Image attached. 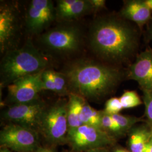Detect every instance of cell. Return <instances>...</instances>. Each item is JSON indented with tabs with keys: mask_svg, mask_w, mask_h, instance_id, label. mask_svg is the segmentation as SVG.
<instances>
[{
	"mask_svg": "<svg viewBox=\"0 0 152 152\" xmlns=\"http://www.w3.org/2000/svg\"><path fill=\"white\" fill-rule=\"evenodd\" d=\"M127 78L137 82L141 90H152V49L149 47L136 56L127 71Z\"/></svg>",
	"mask_w": 152,
	"mask_h": 152,
	"instance_id": "11",
	"label": "cell"
},
{
	"mask_svg": "<svg viewBox=\"0 0 152 152\" xmlns=\"http://www.w3.org/2000/svg\"><path fill=\"white\" fill-rule=\"evenodd\" d=\"M146 38L149 41H152V20L148 24L146 31Z\"/></svg>",
	"mask_w": 152,
	"mask_h": 152,
	"instance_id": "26",
	"label": "cell"
},
{
	"mask_svg": "<svg viewBox=\"0 0 152 152\" xmlns=\"http://www.w3.org/2000/svg\"><path fill=\"white\" fill-rule=\"evenodd\" d=\"M16 10L13 6L4 5L0 8V49L1 53L10 50L16 37L18 20ZM6 51V52H7Z\"/></svg>",
	"mask_w": 152,
	"mask_h": 152,
	"instance_id": "12",
	"label": "cell"
},
{
	"mask_svg": "<svg viewBox=\"0 0 152 152\" xmlns=\"http://www.w3.org/2000/svg\"><path fill=\"white\" fill-rule=\"evenodd\" d=\"M63 74L71 93L98 100L113 92L127 76V72L92 60H81L68 65Z\"/></svg>",
	"mask_w": 152,
	"mask_h": 152,
	"instance_id": "2",
	"label": "cell"
},
{
	"mask_svg": "<svg viewBox=\"0 0 152 152\" xmlns=\"http://www.w3.org/2000/svg\"><path fill=\"white\" fill-rule=\"evenodd\" d=\"M127 147L130 152H143L152 136V127L145 122L134 126L127 133Z\"/></svg>",
	"mask_w": 152,
	"mask_h": 152,
	"instance_id": "14",
	"label": "cell"
},
{
	"mask_svg": "<svg viewBox=\"0 0 152 152\" xmlns=\"http://www.w3.org/2000/svg\"><path fill=\"white\" fill-rule=\"evenodd\" d=\"M31 152H56L54 149L52 148L48 147H38L37 149Z\"/></svg>",
	"mask_w": 152,
	"mask_h": 152,
	"instance_id": "27",
	"label": "cell"
},
{
	"mask_svg": "<svg viewBox=\"0 0 152 152\" xmlns=\"http://www.w3.org/2000/svg\"><path fill=\"white\" fill-rule=\"evenodd\" d=\"M145 2L152 11V0H145Z\"/></svg>",
	"mask_w": 152,
	"mask_h": 152,
	"instance_id": "31",
	"label": "cell"
},
{
	"mask_svg": "<svg viewBox=\"0 0 152 152\" xmlns=\"http://www.w3.org/2000/svg\"></svg>",
	"mask_w": 152,
	"mask_h": 152,
	"instance_id": "33",
	"label": "cell"
},
{
	"mask_svg": "<svg viewBox=\"0 0 152 152\" xmlns=\"http://www.w3.org/2000/svg\"><path fill=\"white\" fill-rule=\"evenodd\" d=\"M102 110H97L90 106L86 100L82 108L80 120L82 125L101 129Z\"/></svg>",
	"mask_w": 152,
	"mask_h": 152,
	"instance_id": "17",
	"label": "cell"
},
{
	"mask_svg": "<svg viewBox=\"0 0 152 152\" xmlns=\"http://www.w3.org/2000/svg\"><path fill=\"white\" fill-rule=\"evenodd\" d=\"M119 98L123 109L132 108L143 104L142 100L136 91H125Z\"/></svg>",
	"mask_w": 152,
	"mask_h": 152,
	"instance_id": "20",
	"label": "cell"
},
{
	"mask_svg": "<svg viewBox=\"0 0 152 152\" xmlns=\"http://www.w3.org/2000/svg\"><path fill=\"white\" fill-rule=\"evenodd\" d=\"M91 5L92 11H98L103 10L106 7L105 0H89Z\"/></svg>",
	"mask_w": 152,
	"mask_h": 152,
	"instance_id": "25",
	"label": "cell"
},
{
	"mask_svg": "<svg viewBox=\"0 0 152 152\" xmlns=\"http://www.w3.org/2000/svg\"><path fill=\"white\" fill-rule=\"evenodd\" d=\"M123 107L121 103L120 98L113 97L110 98L106 102L103 110L108 114L113 115L120 113Z\"/></svg>",
	"mask_w": 152,
	"mask_h": 152,
	"instance_id": "23",
	"label": "cell"
},
{
	"mask_svg": "<svg viewBox=\"0 0 152 152\" xmlns=\"http://www.w3.org/2000/svg\"><path fill=\"white\" fill-rule=\"evenodd\" d=\"M112 152H130L128 149H125L121 147H114Z\"/></svg>",
	"mask_w": 152,
	"mask_h": 152,
	"instance_id": "29",
	"label": "cell"
},
{
	"mask_svg": "<svg viewBox=\"0 0 152 152\" xmlns=\"http://www.w3.org/2000/svg\"><path fill=\"white\" fill-rule=\"evenodd\" d=\"M142 102L145 107V116L148 124L152 126V90H141Z\"/></svg>",
	"mask_w": 152,
	"mask_h": 152,
	"instance_id": "22",
	"label": "cell"
},
{
	"mask_svg": "<svg viewBox=\"0 0 152 152\" xmlns=\"http://www.w3.org/2000/svg\"><path fill=\"white\" fill-rule=\"evenodd\" d=\"M68 102L60 100L46 109L38 132L50 144L62 145L67 143L68 122Z\"/></svg>",
	"mask_w": 152,
	"mask_h": 152,
	"instance_id": "4",
	"label": "cell"
},
{
	"mask_svg": "<svg viewBox=\"0 0 152 152\" xmlns=\"http://www.w3.org/2000/svg\"><path fill=\"white\" fill-rule=\"evenodd\" d=\"M86 100L78 95L70 93L67 109L68 131L75 129L82 125L80 115L83 105Z\"/></svg>",
	"mask_w": 152,
	"mask_h": 152,
	"instance_id": "15",
	"label": "cell"
},
{
	"mask_svg": "<svg viewBox=\"0 0 152 152\" xmlns=\"http://www.w3.org/2000/svg\"><path fill=\"white\" fill-rule=\"evenodd\" d=\"M0 152H14V151H12L11 150L9 149H7V148H1V150H0Z\"/></svg>",
	"mask_w": 152,
	"mask_h": 152,
	"instance_id": "32",
	"label": "cell"
},
{
	"mask_svg": "<svg viewBox=\"0 0 152 152\" xmlns=\"http://www.w3.org/2000/svg\"><path fill=\"white\" fill-rule=\"evenodd\" d=\"M140 32L122 16H102L91 26L90 45L94 53L105 61L125 63L137 55Z\"/></svg>",
	"mask_w": 152,
	"mask_h": 152,
	"instance_id": "1",
	"label": "cell"
},
{
	"mask_svg": "<svg viewBox=\"0 0 152 152\" xmlns=\"http://www.w3.org/2000/svg\"><path fill=\"white\" fill-rule=\"evenodd\" d=\"M53 75L55 85V92L61 95L66 94L69 90L65 75L63 73L53 71Z\"/></svg>",
	"mask_w": 152,
	"mask_h": 152,
	"instance_id": "21",
	"label": "cell"
},
{
	"mask_svg": "<svg viewBox=\"0 0 152 152\" xmlns=\"http://www.w3.org/2000/svg\"><path fill=\"white\" fill-rule=\"evenodd\" d=\"M41 79L43 90H50L55 92V85L53 75V71L45 70L43 71L41 75Z\"/></svg>",
	"mask_w": 152,
	"mask_h": 152,
	"instance_id": "24",
	"label": "cell"
},
{
	"mask_svg": "<svg viewBox=\"0 0 152 152\" xmlns=\"http://www.w3.org/2000/svg\"><path fill=\"white\" fill-rule=\"evenodd\" d=\"M152 12L145 0H128L125 1L120 16L135 23L142 32L144 27L152 20Z\"/></svg>",
	"mask_w": 152,
	"mask_h": 152,
	"instance_id": "13",
	"label": "cell"
},
{
	"mask_svg": "<svg viewBox=\"0 0 152 152\" xmlns=\"http://www.w3.org/2000/svg\"><path fill=\"white\" fill-rule=\"evenodd\" d=\"M55 16L56 10L51 1L32 0L27 12V27L32 33L39 32L54 20Z\"/></svg>",
	"mask_w": 152,
	"mask_h": 152,
	"instance_id": "10",
	"label": "cell"
},
{
	"mask_svg": "<svg viewBox=\"0 0 152 152\" xmlns=\"http://www.w3.org/2000/svg\"><path fill=\"white\" fill-rule=\"evenodd\" d=\"M81 152H112V151H110L108 148H99Z\"/></svg>",
	"mask_w": 152,
	"mask_h": 152,
	"instance_id": "28",
	"label": "cell"
},
{
	"mask_svg": "<svg viewBox=\"0 0 152 152\" xmlns=\"http://www.w3.org/2000/svg\"><path fill=\"white\" fill-rule=\"evenodd\" d=\"M101 128L110 135L117 139L124 136L119 126L112 117V115L102 110Z\"/></svg>",
	"mask_w": 152,
	"mask_h": 152,
	"instance_id": "18",
	"label": "cell"
},
{
	"mask_svg": "<svg viewBox=\"0 0 152 152\" xmlns=\"http://www.w3.org/2000/svg\"><path fill=\"white\" fill-rule=\"evenodd\" d=\"M42 44L49 49L63 53L77 50L81 42V32L75 26L55 28L45 33L41 37Z\"/></svg>",
	"mask_w": 152,
	"mask_h": 152,
	"instance_id": "9",
	"label": "cell"
},
{
	"mask_svg": "<svg viewBox=\"0 0 152 152\" xmlns=\"http://www.w3.org/2000/svg\"><path fill=\"white\" fill-rule=\"evenodd\" d=\"M47 107L45 103L39 100L30 103L14 104L4 110L2 116L10 123L27 126L38 132Z\"/></svg>",
	"mask_w": 152,
	"mask_h": 152,
	"instance_id": "7",
	"label": "cell"
},
{
	"mask_svg": "<svg viewBox=\"0 0 152 152\" xmlns=\"http://www.w3.org/2000/svg\"><path fill=\"white\" fill-rule=\"evenodd\" d=\"M92 11L89 0H76L66 9L56 11V16L61 20H69L78 18L89 11Z\"/></svg>",
	"mask_w": 152,
	"mask_h": 152,
	"instance_id": "16",
	"label": "cell"
},
{
	"mask_svg": "<svg viewBox=\"0 0 152 152\" xmlns=\"http://www.w3.org/2000/svg\"><path fill=\"white\" fill-rule=\"evenodd\" d=\"M67 140L75 152L113 147L116 139L101 129L82 125L68 131Z\"/></svg>",
	"mask_w": 152,
	"mask_h": 152,
	"instance_id": "5",
	"label": "cell"
},
{
	"mask_svg": "<svg viewBox=\"0 0 152 152\" xmlns=\"http://www.w3.org/2000/svg\"><path fill=\"white\" fill-rule=\"evenodd\" d=\"M39 134L27 126L9 123L0 132V147L14 152H32L39 147Z\"/></svg>",
	"mask_w": 152,
	"mask_h": 152,
	"instance_id": "6",
	"label": "cell"
},
{
	"mask_svg": "<svg viewBox=\"0 0 152 152\" xmlns=\"http://www.w3.org/2000/svg\"><path fill=\"white\" fill-rule=\"evenodd\" d=\"M48 61L31 42L10 50L1 63V85L9 86L16 80L45 70Z\"/></svg>",
	"mask_w": 152,
	"mask_h": 152,
	"instance_id": "3",
	"label": "cell"
},
{
	"mask_svg": "<svg viewBox=\"0 0 152 152\" xmlns=\"http://www.w3.org/2000/svg\"><path fill=\"white\" fill-rule=\"evenodd\" d=\"M112 115L119 126L124 136L127 134L129 131L134 126L142 121L141 118L132 115H126L120 113L113 114Z\"/></svg>",
	"mask_w": 152,
	"mask_h": 152,
	"instance_id": "19",
	"label": "cell"
},
{
	"mask_svg": "<svg viewBox=\"0 0 152 152\" xmlns=\"http://www.w3.org/2000/svg\"><path fill=\"white\" fill-rule=\"evenodd\" d=\"M42 72L20 78L7 86L9 102L14 105L39 100L38 94L43 90Z\"/></svg>",
	"mask_w": 152,
	"mask_h": 152,
	"instance_id": "8",
	"label": "cell"
},
{
	"mask_svg": "<svg viewBox=\"0 0 152 152\" xmlns=\"http://www.w3.org/2000/svg\"><path fill=\"white\" fill-rule=\"evenodd\" d=\"M143 152H152V136Z\"/></svg>",
	"mask_w": 152,
	"mask_h": 152,
	"instance_id": "30",
	"label": "cell"
}]
</instances>
